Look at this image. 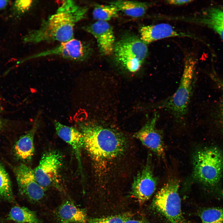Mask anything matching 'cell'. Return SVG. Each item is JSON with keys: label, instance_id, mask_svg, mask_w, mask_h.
Instances as JSON below:
<instances>
[{"label": "cell", "instance_id": "6da1fadb", "mask_svg": "<svg viewBox=\"0 0 223 223\" xmlns=\"http://www.w3.org/2000/svg\"><path fill=\"white\" fill-rule=\"evenodd\" d=\"M87 8L73 0L64 1L55 12L43 20L40 27L29 31L23 40L24 43L58 42L61 43L74 38L76 24L85 17Z\"/></svg>", "mask_w": 223, "mask_h": 223}, {"label": "cell", "instance_id": "7a4b0ae2", "mask_svg": "<svg viewBox=\"0 0 223 223\" xmlns=\"http://www.w3.org/2000/svg\"><path fill=\"white\" fill-rule=\"evenodd\" d=\"M84 148L94 160L104 162L116 158L125 149L126 142L121 134L99 125H82L81 131Z\"/></svg>", "mask_w": 223, "mask_h": 223}, {"label": "cell", "instance_id": "3957f363", "mask_svg": "<svg viewBox=\"0 0 223 223\" xmlns=\"http://www.w3.org/2000/svg\"><path fill=\"white\" fill-rule=\"evenodd\" d=\"M192 176L196 181L211 188L219 184L223 173V154L215 147L197 150L193 158Z\"/></svg>", "mask_w": 223, "mask_h": 223}, {"label": "cell", "instance_id": "277c9868", "mask_svg": "<svg viewBox=\"0 0 223 223\" xmlns=\"http://www.w3.org/2000/svg\"><path fill=\"white\" fill-rule=\"evenodd\" d=\"M113 53L116 61L132 72L139 70L148 54L147 44L137 36H124L116 42Z\"/></svg>", "mask_w": 223, "mask_h": 223}, {"label": "cell", "instance_id": "5b68a950", "mask_svg": "<svg viewBox=\"0 0 223 223\" xmlns=\"http://www.w3.org/2000/svg\"><path fill=\"white\" fill-rule=\"evenodd\" d=\"M196 61L191 57L185 61L180 82L176 92L160 107L168 109L178 120L185 116L192 94Z\"/></svg>", "mask_w": 223, "mask_h": 223}, {"label": "cell", "instance_id": "8992f818", "mask_svg": "<svg viewBox=\"0 0 223 223\" xmlns=\"http://www.w3.org/2000/svg\"><path fill=\"white\" fill-rule=\"evenodd\" d=\"M179 186L177 179L171 178L157 193L153 200V208L170 223H185L178 193Z\"/></svg>", "mask_w": 223, "mask_h": 223}, {"label": "cell", "instance_id": "52a82bcc", "mask_svg": "<svg viewBox=\"0 0 223 223\" xmlns=\"http://www.w3.org/2000/svg\"><path fill=\"white\" fill-rule=\"evenodd\" d=\"M62 158L59 152L50 151L45 153L34 170L37 181L45 190L51 187L62 191L60 172Z\"/></svg>", "mask_w": 223, "mask_h": 223}, {"label": "cell", "instance_id": "ba28073f", "mask_svg": "<svg viewBox=\"0 0 223 223\" xmlns=\"http://www.w3.org/2000/svg\"><path fill=\"white\" fill-rule=\"evenodd\" d=\"M92 50L85 42L73 38L51 49L28 56L18 62L22 63L28 60L48 56H58L74 61H82L91 54Z\"/></svg>", "mask_w": 223, "mask_h": 223}, {"label": "cell", "instance_id": "9c48e42d", "mask_svg": "<svg viewBox=\"0 0 223 223\" xmlns=\"http://www.w3.org/2000/svg\"><path fill=\"white\" fill-rule=\"evenodd\" d=\"M20 194L29 201L37 202L45 196V190L38 183L34 170L29 166L20 164L14 170Z\"/></svg>", "mask_w": 223, "mask_h": 223}, {"label": "cell", "instance_id": "30bf717a", "mask_svg": "<svg viewBox=\"0 0 223 223\" xmlns=\"http://www.w3.org/2000/svg\"><path fill=\"white\" fill-rule=\"evenodd\" d=\"M149 159L142 170L137 174L132 185V195L141 204L150 198L156 189L158 183Z\"/></svg>", "mask_w": 223, "mask_h": 223}, {"label": "cell", "instance_id": "8fae6325", "mask_svg": "<svg viewBox=\"0 0 223 223\" xmlns=\"http://www.w3.org/2000/svg\"><path fill=\"white\" fill-rule=\"evenodd\" d=\"M157 117V114H155L134 136L156 155L163 157L164 155V146L162 136L156 127Z\"/></svg>", "mask_w": 223, "mask_h": 223}, {"label": "cell", "instance_id": "7c38bea8", "mask_svg": "<svg viewBox=\"0 0 223 223\" xmlns=\"http://www.w3.org/2000/svg\"><path fill=\"white\" fill-rule=\"evenodd\" d=\"M83 28L96 39L101 55L107 56L113 53L115 37L112 28L107 22L97 21Z\"/></svg>", "mask_w": 223, "mask_h": 223}, {"label": "cell", "instance_id": "4fadbf2b", "mask_svg": "<svg viewBox=\"0 0 223 223\" xmlns=\"http://www.w3.org/2000/svg\"><path fill=\"white\" fill-rule=\"evenodd\" d=\"M139 31L140 39L146 44L158 40L169 37L195 38L193 35L179 31L171 25L167 23L144 26L141 28Z\"/></svg>", "mask_w": 223, "mask_h": 223}, {"label": "cell", "instance_id": "5bb4252c", "mask_svg": "<svg viewBox=\"0 0 223 223\" xmlns=\"http://www.w3.org/2000/svg\"><path fill=\"white\" fill-rule=\"evenodd\" d=\"M186 20L205 26L216 32L223 41V7H208L197 16Z\"/></svg>", "mask_w": 223, "mask_h": 223}, {"label": "cell", "instance_id": "9a60e30c", "mask_svg": "<svg viewBox=\"0 0 223 223\" xmlns=\"http://www.w3.org/2000/svg\"><path fill=\"white\" fill-rule=\"evenodd\" d=\"M54 125L57 134L71 147L81 167V152L84 146L82 133L75 127L63 125L58 121H55Z\"/></svg>", "mask_w": 223, "mask_h": 223}, {"label": "cell", "instance_id": "2e32d148", "mask_svg": "<svg viewBox=\"0 0 223 223\" xmlns=\"http://www.w3.org/2000/svg\"><path fill=\"white\" fill-rule=\"evenodd\" d=\"M38 116L34 120L32 128L15 142L14 151L17 159L24 162L30 161L34 153V138L39 125Z\"/></svg>", "mask_w": 223, "mask_h": 223}, {"label": "cell", "instance_id": "e0dca14e", "mask_svg": "<svg viewBox=\"0 0 223 223\" xmlns=\"http://www.w3.org/2000/svg\"><path fill=\"white\" fill-rule=\"evenodd\" d=\"M55 214L59 223H86L88 220L85 211L69 200L61 204Z\"/></svg>", "mask_w": 223, "mask_h": 223}, {"label": "cell", "instance_id": "ac0fdd59", "mask_svg": "<svg viewBox=\"0 0 223 223\" xmlns=\"http://www.w3.org/2000/svg\"><path fill=\"white\" fill-rule=\"evenodd\" d=\"M116 6L126 15L134 18L143 16L152 3L133 1L117 0L108 2Z\"/></svg>", "mask_w": 223, "mask_h": 223}, {"label": "cell", "instance_id": "d6986e66", "mask_svg": "<svg viewBox=\"0 0 223 223\" xmlns=\"http://www.w3.org/2000/svg\"><path fill=\"white\" fill-rule=\"evenodd\" d=\"M7 218L8 220L18 223H42L35 211L25 207H13Z\"/></svg>", "mask_w": 223, "mask_h": 223}, {"label": "cell", "instance_id": "ffe728a7", "mask_svg": "<svg viewBox=\"0 0 223 223\" xmlns=\"http://www.w3.org/2000/svg\"><path fill=\"white\" fill-rule=\"evenodd\" d=\"M0 199L10 203L15 201L10 177L5 168L0 163Z\"/></svg>", "mask_w": 223, "mask_h": 223}, {"label": "cell", "instance_id": "44dd1931", "mask_svg": "<svg viewBox=\"0 0 223 223\" xmlns=\"http://www.w3.org/2000/svg\"><path fill=\"white\" fill-rule=\"evenodd\" d=\"M119 11L118 8L112 4H98L94 7L93 16L97 21L107 22L112 18L117 17Z\"/></svg>", "mask_w": 223, "mask_h": 223}, {"label": "cell", "instance_id": "7402d4cb", "mask_svg": "<svg viewBox=\"0 0 223 223\" xmlns=\"http://www.w3.org/2000/svg\"><path fill=\"white\" fill-rule=\"evenodd\" d=\"M202 223H223V208H209L200 213Z\"/></svg>", "mask_w": 223, "mask_h": 223}, {"label": "cell", "instance_id": "603a6c76", "mask_svg": "<svg viewBox=\"0 0 223 223\" xmlns=\"http://www.w3.org/2000/svg\"><path fill=\"white\" fill-rule=\"evenodd\" d=\"M132 217L129 213L111 215L101 217L92 218L88 219L87 223H124Z\"/></svg>", "mask_w": 223, "mask_h": 223}, {"label": "cell", "instance_id": "cb8c5ba5", "mask_svg": "<svg viewBox=\"0 0 223 223\" xmlns=\"http://www.w3.org/2000/svg\"><path fill=\"white\" fill-rule=\"evenodd\" d=\"M32 0H17L15 1L13 7L14 14L20 15L24 14L29 10L33 3Z\"/></svg>", "mask_w": 223, "mask_h": 223}, {"label": "cell", "instance_id": "d4e9b609", "mask_svg": "<svg viewBox=\"0 0 223 223\" xmlns=\"http://www.w3.org/2000/svg\"><path fill=\"white\" fill-rule=\"evenodd\" d=\"M215 116L223 126V100L221 101L217 107Z\"/></svg>", "mask_w": 223, "mask_h": 223}, {"label": "cell", "instance_id": "484cf974", "mask_svg": "<svg viewBox=\"0 0 223 223\" xmlns=\"http://www.w3.org/2000/svg\"><path fill=\"white\" fill-rule=\"evenodd\" d=\"M192 1V0H170L166 1L169 4L176 5H183Z\"/></svg>", "mask_w": 223, "mask_h": 223}, {"label": "cell", "instance_id": "4316f807", "mask_svg": "<svg viewBox=\"0 0 223 223\" xmlns=\"http://www.w3.org/2000/svg\"><path fill=\"white\" fill-rule=\"evenodd\" d=\"M211 79L218 87L223 89V80L214 75H211Z\"/></svg>", "mask_w": 223, "mask_h": 223}, {"label": "cell", "instance_id": "83f0119b", "mask_svg": "<svg viewBox=\"0 0 223 223\" xmlns=\"http://www.w3.org/2000/svg\"><path fill=\"white\" fill-rule=\"evenodd\" d=\"M124 223H148L146 221L142 220L134 219L132 217L127 220Z\"/></svg>", "mask_w": 223, "mask_h": 223}, {"label": "cell", "instance_id": "f1b7e54d", "mask_svg": "<svg viewBox=\"0 0 223 223\" xmlns=\"http://www.w3.org/2000/svg\"><path fill=\"white\" fill-rule=\"evenodd\" d=\"M9 1L0 0V10L5 9L8 5Z\"/></svg>", "mask_w": 223, "mask_h": 223}, {"label": "cell", "instance_id": "f546056e", "mask_svg": "<svg viewBox=\"0 0 223 223\" xmlns=\"http://www.w3.org/2000/svg\"><path fill=\"white\" fill-rule=\"evenodd\" d=\"M4 121L0 117V131L2 129L3 126Z\"/></svg>", "mask_w": 223, "mask_h": 223}]
</instances>
